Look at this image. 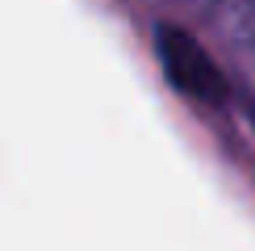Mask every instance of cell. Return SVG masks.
<instances>
[{"label": "cell", "instance_id": "1", "mask_svg": "<svg viewBox=\"0 0 255 251\" xmlns=\"http://www.w3.org/2000/svg\"><path fill=\"white\" fill-rule=\"evenodd\" d=\"M155 46H159L163 76L172 80L176 92H184V97H193L201 105H222L230 97L226 76L218 71V63L205 55V46H201L193 34H184V29H176V25H159Z\"/></svg>", "mask_w": 255, "mask_h": 251}]
</instances>
